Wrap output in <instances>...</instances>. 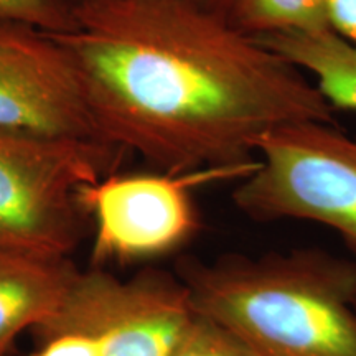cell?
I'll return each instance as SVG.
<instances>
[{"label": "cell", "mask_w": 356, "mask_h": 356, "mask_svg": "<svg viewBox=\"0 0 356 356\" xmlns=\"http://www.w3.org/2000/svg\"><path fill=\"white\" fill-rule=\"evenodd\" d=\"M328 30L356 47V0H327Z\"/></svg>", "instance_id": "obj_14"}, {"label": "cell", "mask_w": 356, "mask_h": 356, "mask_svg": "<svg viewBox=\"0 0 356 356\" xmlns=\"http://www.w3.org/2000/svg\"><path fill=\"white\" fill-rule=\"evenodd\" d=\"M66 2L70 3L71 7H73V10L79 6H83V3H88V2H92V0H66Z\"/></svg>", "instance_id": "obj_16"}, {"label": "cell", "mask_w": 356, "mask_h": 356, "mask_svg": "<svg viewBox=\"0 0 356 356\" xmlns=\"http://www.w3.org/2000/svg\"><path fill=\"white\" fill-rule=\"evenodd\" d=\"M256 167L114 172L81 185L76 202L92 222V267L155 259L184 248L200 231L193 191L221 180L238 184Z\"/></svg>", "instance_id": "obj_5"}, {"label": "cell", "mask_w": 356, "mask_h": 356, "mask_svg": "<svg viewBox=\"0 0 356 356\" xmlns=\"http://www.w3.org/2000/svg\"><path fill=\"white\" fill-rule=\"evenodd\" d=\"M304 71L335 111L356 113V47L330 30L256 37Z\"/></svg>", "instance_id": "obj_9"}, {"label": "cell", "mask_w": 356, "mask_h": 356, "mask_svg": "<svg viewBox=\"0 0 356 356\" xmlns=\"http://www.w3.org/2000/svg\"><path fill=\"white\" fill-rule=\"evenodd\" d=\"M191 2L197 3L198 7L204 8V10L216 13V15L225 17V19L228 20L229 13L234 8L238 0H191Z\"/></svg>", "instance_id": "obj_15"}, {"label": "cell", "mask_w": 356, "mask_h": 356, "mask_svg": "<svg viewBox=\"0 0 356 356\" xmlns=\"http://www.w3.org/2000/svg\"><path fill=\"white\" fill-rule=\"evenodd\" d=\"M193 318L188 291L177 274L144 269L119 279L92 267L79 270L61 310L38 332L81 333L101 356H170Z\"/></svg>", "instance_id": "obj_6"}, {"label": "cell", "mask_w": 356, "mask_h": 356, "mask_svg": "<svg viewBox=\"0 0 356 356\" xmlns=\"http://www.w3.org/2000/svg\"><path fill=\"white\" fill-rule=\"evenodd\" d=\"M228 20L251 37L328 30L327 0H238Z\"/></svg>", "instance_id": "obj_10"}, {"label": "cell", "mask_w": 356, "mask_h": 356, "mask_svg": "<svg viewBox=\"0 0 356 356\" xmlns=\"http://www.w3.org/2000/svg\"><path fill=\"white\" fill-rule=\"evenodd\" d=\"M53 35L102 139L159 172L254 167L267 132L337 124L304 71L191 0H92Z\"/></svg>", "instance_id": "obj_1"}, {"label": "cell", "mask_w": 356, "mask_h": 356, "mask_svg": "<svg viewBox=\"0 0 356 356\" xmlns=\"http://www.w3.org/2000/svg\"><path fill=\"white\" fill-rule=\"evenodd\" d=\"M191 307L257 356H356V264L320 249L177 264Z\"/></svg>", "instance_id": "obj_2"}, {"label": "cell", "mask_w": 356, "mask_h": 356, "mask_svg": "<svg viewBox=\"0 0 356 356\" xmlns=\"http://www.w3.org/2000/svg\"><path fill=\"white\" fill-rule=\"evenodd\" d=\"M79 270L73 262L0 246V353L56 317Z\"/></svg>", "instance_id": "obj_8"}, {"label": "cell", "mask_w": 356, "mask_h": 356, "mask_svg": "<svg viewBox=\"0 0 356 356\" xmlns=\"http://www.w3.org/2000/svg\"><path fill=\"white\" fill-rule=\"evenodd\" d=\"M124 155L0 131V246L68 259L86 222L79 186L118 172Z\"/></svg>", "instance_id": "obj_4"}, {"label": "cell", "mask_w": 356, "mask_h": 356, "mask_svg": "<svg viewBox=\"0 0 356 356\" xmlns=\"http://www.w3.org/2000/svg\"><path fill=\"white\" fill-rule=\"evenodd\" d=\"M170 356H257L238 337L195 314Z\"/></svg>", "instance_id": "obj_11"}, {"label": "cell", "mask_w": 356, "mask_h": 356, "mask_svg": "<svg viewBox=\"0 0 356 356\" xmlns=\"http://www.w3.org/2000/svg\"><path fill=\"white\" fill-rule=\"evenodd\" d=\"M0 22H20L48 33L74 29V10L66 0H0Z\"/></svg>", "instance_id": "obj_12"}, {"label": "cell", "mask_w": 356, "mask_h": 356, "mask_svg": "<svg viewBox=\"0 0 356 356\" xmlns=\"http://www.w3.org/2000/svg\"><path fill=\"white\" fill-rule=\"evenodd\" d=\"M0 356H7V353H0Z\"/></svg>", "instance_id": "obj_17"}, {"label": "cell", "mask_w": 356, "mask_h": 356, "mask_svg": "<svg viewBox=\"0 0 356 356\" xmlns=\"http://www.w3.org/2000/svg\"><path fill=\"white\" fill-rule=\"evenodd\" d=\"M0 131L113 147L102 139L63 44L20 22H0Z\"/></svg>", "instance_id": "obj_7"}, {"label": "cell", "mask_w": 356, "mask_h": 356, "mask_svg": "<svg viewBox=\"0 0 356 356\" xmlns=\"http://www.w3.org/2000/svg\"><path fill=\"white\" fill-rule=\"evenodd\" d=\"M256 157L231 193L236 210L259 222L327 226L356 264V136L337 124H289L261 137Z\"/></svg>", "instance_id": "obj_3"}, {"label": "cell", "mask_w": 356, "mask_h": 356, "mask_svg": "<svg viewBox=\"0 0 356 356\" xmlns=\"http://www.w3.org/2000/svg\"><path fill=\"white\" fill-rule=\"evenodd\" d=\"M42 338V345L32 356H101L95 341L81 333L55 332Z\"/></svg>", "instance_id": "obj_13"}]
</instances>
